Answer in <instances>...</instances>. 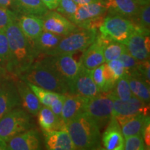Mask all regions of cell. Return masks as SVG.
Listing matches in <instances>:
<instances>
[{
	"mask_svg": "<svg viewBox=\"0 0 150 150\" xmlns=\"http://www.w3.org/2000/svg\"><path fill=\"white\" fill-rule=\"evenodd\" d=\"M10 51L8 72L18 77L36 59L31 43L22 33L16 16L5 29Z\"/></svg>",
	"mask_w": 150,
	"mask_h": 150,
	"instance_id": "6da1fadb",
	"label": "cell"
},
{
	"mask_svg": "<svg viewBox=\"0 0 150 150\" xmlns=\"http://www.w3.org/2000/svg\"><path fill=\"white\" fill-rule=\"evenodd\" d=\"M66 130L76 149H102L100 129L86 112H81L66 124Z\"/></svg>",
	"mask_w": 150,
	"mask_h": 150,
	"instance_id": "7a4b0ae2",
	"label": "cell"
},
{
	"mask_svg": "<svg viewBox=\"0 0 150 150\" xmlns=\"http://www.w3.org/2000/svg\"><path fill=\"white\" fill-rule=\"evenodd\" d=\"M18 78L47 91L61 94L69 93L67 82L39 59H35Z\"/></svg>",
	"mask_w": 150,
	"mask_h": 150,
	"instance_id": "3957f363",
	"label": "cell"
},
{
	"mask_svg": "<svg viewBox=\"0 0 150 150\" xmlns=\"http://www.w3.org/2000/svg\"><path fill=\"white\" fill-rule=\"evenodd\" d=\"M33 127L31 114L19 106L0 119V138L8 142L13 137Z\"/></svg>",
	"mask_w": 150,
	"mask_h": 150,
	"instance_id": "277c9868",
	"label": "cell"
},
{
	"mask_svg": "<svg viewBox=\"0 0 150 150\" xmlns=\"http://www.w3.org/2000/svg\"><path fill=\"white\" fill-rule=\"evenodd\" d=\"M135 29L136 26L131 20L117 15L108 14L99 28V34L104 38L125 45Z\"/></svg>",
	"mask_w": 150,
	"mask_h": 150,
	"instance_id": "5b68a950",
	"label": "cell"
},
{
	"mask_svg": "<svg viewBox=\"0 0 150 150\" xmlns=\"http://www.w3.org/2000/svg\"><path fill=\"white\" fill-rule=\"evenodd\" d=\"M74 54H59L55 55H42L38 56L43 63L52 69L56 74L67 82L70 83L81 67V62L74 57Z\"/></svg>",
	"mask_w": 150,
	"mask_h": 150,
	"instance_id": "8992f818",
	"label": "cell"
},
{
	"mask_svg": "<svg viewBox=\"0 0 150 150\" xmlns=\"http://www.w3.org/2000/svg\"><path fill=\"white\" fill-rule=\"evenodd\" d=\"M97 34V30L79 29L66 36H63L50 55L83 52L95 40Z\"/></svg>",
	"mask_w": 150,
	"mask_h": 150,
	"instance_id": "52a82bcc",
	"label": "cell"
},
{
	"mask_svg": "<svg viewBox=\"0 0 150 150\" xmlns=\"http://www.w3.org/2000/svg\"><path fill=\"white\" fill-rule=\"evenodd\" d=\"M113 101L110 91L100 93L96 97L89 99L86 103L84 112L98 125L99 129L107 126L112 116Z\"/></svg>",
	"mask_w": 150,
	"mask_h": 150,
	"instance_id": "ba28073f",
	"label": "cell"
},
{
	"mask_svg": "<svg viewBox=\"0 0 150 150\" xmlns=\"http://www.w3.org/2000/svg\"><path fill=\"white\" fill-rule=\"evenodd\" d=\"M106 13L107 9L103 2L78 6L71 22L80 29H97L102 24Z\"/></svg>",
	"mask_w": 150,
	"mask_h": 150,
	"instance_id": "9c48e42d",
	"label": "cell"
},
{
	"mask_svg": "<svg viewBox=\"0 0 150 150\" xmlns=\"http://www.w3.org/2000/svg\"><path fill=\"white\" fill-rule=\"evenodd\" d=\"M68 86L69 93L76 94L87 99L96 97L101 93L94 81L92 70H88L83 65Z\"/></svg>",
	"mask_w": 150,
	"mask_h": 150,
	"instance_id": "30bf717a",
	"label": "cell"
},
{
	"mask_svg": "<svg viewBox=\"0 0 150 150\" xmlns=\"http://www.w3.org/2000/svg\"><path fill=\"white\" fill-rule=\"evenodd\" d=\"M41 18L44 30L61 36H66L80 29L68 19L53 10H49Z\"/></svg>",
	"mask_w": 150,
	"mask_h": 150,
	"instance_id": "8fae6325",
	"label": "cell"
},
{
	"mask_svg": "<svg viewBox=\"0 0 150 150\" xmlns=\"http://www.w3.org/2000/svg\"><path fill=\"white\" fill-rule=\"evenodd\" d=\"M111 95L113 101V108H112L113 117H129L138 114L149 115V104L142 102L134 95L126 101L121 100L113 96L112 94Z\"/></svg>",
	"mask_w": 150,
	"mask_h": 150,
	"instance_id": "7c38bea8",
	"label": "cell"
},
{
	"mask_svg": "<svg viewBox=\"0 0 150 150\" xmlns=\"http://www.w3.org/2000/svg\"><path fill=\"white\" fill-rule=\"evenodd\" d=\"M149 31L136 27L125 45L133 57L138 61L149 59Z\"/></svg>",
	"mask_w": 150,
	"mask_h": 150,
	"instance_id": "4fadbf2b",
	"label": "cell"
},
{
	"mask_svg": "<svg viewBox=\"0 0 150 150\" xmlns=\"http://www.w3.org/2000/svg\"><path fill=\"white\" fill-rule=\"evenodd\" d=\"M16 78L11 76L0 83V119L12 109L21 106Z\"/></svg>",
	"mask_w": 150,
	"mask_h": 150,
	"instance_id": "5bb4252c",
	"label": "cell"
},
{
	"mask_svg": "<svg viewBox=\"0 0 150 150\" xmlns=\"http://www.w3.org/2000/svg\"><path fill=\"white\" fill-rule=\"evenodd\" d=\"M40 132L35 128L19 134L7 142L9 150H38L42 149Z\"/></svg>",
	"mask_w": 150,
	"mask_h": 150,
	"instance_id": "9a60e30c",
	"label": "cell"
},
{
	"mask_svg": "<svg viewBox=\"0 0 150 150\" xmlns=\"http://www.w3.org/2000/svg\"><path fill=\"white\" fill-rule=\"evenodd\" d=\"M106 39L97 34L95 40L86 48L81 56L80 62L84 67L93 70L105 63L104 47Z\"/></svg>",
	"mask_w": 150,
	"mask_h": 150,
	"instance_id": "2e32d148",
	"label": "cell"
},
{
	"mask_svg": "<svg viewBox=\"0 0 150 150\" xmlns=\"http://www.w3.org/2000/svg\"><path fill=\"white\" fill-rule=\"evenodd\" d=\"M102 143L104 149L123 150L125 138H124L120 126L115 119L112 116L102 134Z\"/></svg>",
	"mask_w": 150,
	"mask_h": 150,
	"instance_id": "e0dca14e",
	"label": "cell"
},
{
	"mask_svg": "<svg viewBox=\"0 0 150 150\" xmlns=\"http://www.w3.org/2000/svg\"><path fill=\"white\" fill-rule=\"evenodd\" d=\"M108 14L117 15L133 20L138 16L140 4L135 0H104Z\"/></svg>",
	"mask_w": 150,
	"mask_h": 150,
	"instance_id": "ac0fdd59",
	"label": "cell"
},
{
	"mask_svg": "<svg viewBox=\"0 0 150 150\" xmlns=\"http://www.w3.org/2000/svg\"><path fill=\"white\" fill-rule=\"evenodd\" d=\"M17 18L19 27L32 47L44 30L42 18L33 15L24 14L19 17L17 16Z\"/></svg>",
	"mask_w": 150,
	"mask_h": 150,
	"instance_id": "d6986e66",
	"label": "cell"
},
{
	"mask_svg": "<svg viewBox=\"0 0 150 150\" xmlns=\"http://www.w3.org/2000/svg\"><path fill=\"white\" fill-rule=\"evenodd\" d=\"M46 149L49 150L76 149L67 130L42 132Z\"/></svg>",
	"mask_w": 150,
	"mask_h": 150,
	"instance_id": "ffe728a7",
	"label": "cell"
},
{
	"mask_svg": "<svg viewBox=\"0 0 150 150\" xmlns=\"http://www.w3.org/2000/svg\"><path fill=\"white\" fill-rule=\"evenodd\" d=\"M88 99L76 94L65 93V98L61 112V119L65 122V126L75 116L84 112V108Z\"/></svg>",
	"mask_w": 150,
	"mask_h": 150,
	"instance_id": "44dd1931",
	"label": "cell"
},
{
	"mask_svg": "<svg viewBox=\"0 0 150 150\" xmlns=\"http://www.w3.org/2000/svg\"><path fill=\"white\" fill-rule=\"evenodd\" d=\"M115 119L120 126L124 138L133 135L142 134L146 125L150 122L149 115H145L142 114L129 117H115Z\"/></svg>",
	"mask_w": 150,
	"mask_h": 150,
	"instance_id": "7402d4cb",
	"label": "cell"
},
{
	"mask_svg": "<svg viewBox=\"0 0 150 150\" xmlns=\"http://www.w3.org/2000/svg\"><path fill=\"white\" fill-rule=\"evenodd\" d=\"M16 83L22 107L31 115L36 116L42 106L38 99L24 81L18 77L16 79Z\"/></svg>",
	"mask_w": 150,
	"mask_h": 150,
	"instance_id": "603a6c76",
	"label": "cell"
},
{
	"mask_svg": "<svg viewBox=\"0 0 150 150\" xmlns=\"http://www.w3.org/2000/svg\"><path fill=\"white\" fill-rule=\"evenodd\" d=\"M37 117L38 122L42 132L66 130V126L63 120L56 115L49 106L42 105Z\"/></svg>",
	"mask_w": 150,
	"mask_h": 150,
	"instance_id": "cb8c5ba5",
	"label": "cell"
},
{
	"mask_svg": "<svg viewBox=\"0 0 150 150\" xmlns=\"http://www.w3.org/2000/svg\"><path fill=\"white\" fill-rule=\"evenodd\" d=\"M63 36L43 30L32 47L36 58L42 55H50Z\"/></svg>",
	"mask_w": 150,
	"mask_h": 150,
	"instance_id": "d4e9b609",
	"label": "cell"
},
{
	"mask_svg": "<svg viewBox=\"0 0 150 150\" xmlns=\"http://www.w3.org/2000/svg\"><path fill=\"white\" fill-rule=\"evenodd\" d=\"M127 77L133 95L142 102L149 104V83L142 77L138 71L131 74L127 75Z\"/></svg>",
	"mask_w": 150,
	"mask_h": 150,
	"instance_id": "484cf974",
	"label": "cell"
},
{
	"mask_svg": "<svg viewBox=\"0 0 150 150\" xmlns=\"http://www.w3.org/2000/svg\"><path fill=\"white\" fill-rule=\"evenodd\" d=\"M13 8L17 13L42 17L49 11L42 0H12Z\"/></svg>",
	"mask_w": 150,
	"mask_h": 150,
	"instance_id": "4316f807",
	"label": "cell"
},
{
	"mask_svg": "<svg viewBox=\"0 0 150 150\" xmlns=\"http://www.w3.org/2000/svg\"><path fill=\"white\" fill-rule=\"evenodd\" d=\"M106 39L104 47V56L105 63H108L112 60L118 59L123 52L127 50L125 45L122 43Z\"/></svg>",
	"mask_w": 150,
	"mask_h": 150,
	"instance_id": "83f0119b",
	"label": "cell"
},
{
	"mask_svg": "<svg viewBox=\"0 0 150 150\" xmlns=\"http://www.w3.org/2000/svg\"><path fill=\"white\" fill-rule=\"evenodd\" d=\"M113 96L121 100L126 101L134 96L131 91L127 76L118 79L116 81L115 85L110 91Z\"/></svg>",
	"mask_w": 150,
	"mask_h": 150,
	"instance_id": "f1b7e54d",
	"label": "cell"
},
{
	"mask_svg": "<svg viewBox=\"0 0 150 150\" xmlns=\"http://www.w3.org/2000/svg\"><path fill=\"white\" fill-rule=\"evenodd\" d=\"M26 83L28 84L30 88L32 90V91L34 93L35 96L38 99L39 102L43 106H49L50 107V104L53 102L54 99L59 97L60 94H61L55 93V92L47 91V90L42 88L39 87L38 86H35L34 84L28 83V82H26Z\"/></svg>",
	"mask_w": 150,
	"mask_h": 150,
	"instance_id": "f546056e",
	"label": "cell"
},
{
	"mask_svg": "<svg viewBox=\"0 0 150 150\" xmlns=\"http://www.w3.org/2000/svg\"><path fill=\"white\" fill-rule=\"evenodd\" d=\"M9 65L10 51L8 40L5 33V29L0 30V67L4 68L8 72Z\"/></svg>",
	"mask_w": 150,
	"mask_h": 150,
	"instance_id": "4dcf8cb0",
	"label": "cell"
},
{
	"mask_svg": "<svg viewBox=\"0 0 150 150\" xmlns=\"http://www.w3.org/2000/svg\"><path fill=\"white\" fill-rule=\"evenodd\" d=\"M135 26L140 29L149 31L150 27V6L147 4L140 5L139 12L136 18L133 20Z\"/></svg>",
	"mask_w": 150,
	"mask_h": 150,
	"instance_id": "1f68e13d",
	"label": "cell"
},
{
	"mask_svg": "<svg viewBox=\"0 0 150 150\" xmlns=\"http://www.w3.org/2000/svg\"><path fill=\"white\" fill-rule=\"evenodd\" d=\"M92 75L95 84L101 93H106L112 90L104 74V63L92 70Z\"/></svg>",
	"mask_w": 150,
	"mask_h": 150,
	"instance_id": "d6a6232c",
	"label": "cell"
},
{
	"mask_svg": "<svg viewBox=\"0 0 150 150\" xmlns=\"http://www.w3.org/2000/svg\"><path fill=\"white\" fill-rule=\"evenodd\" d=\"M77 8L78 5L73 0H60L55 10L71 21Z\"/></svg>",
	"mask_w": 150,
	"mask_h": 150,
	"instance_id": "836d02e7",
	"label": "cell"
},
{
	"mask_svg": "<svg viewBox=\"0 0 150 150\" xmlns=\"http://www.w3.org/2000/svg\"><path fill=\"white\" fill-rule=\"evenodd\" d=\"M124 149L144 150L147 149L146 147L142 134H137L125 138Z\"/></svg>",
	"mask_w": 150,
	"mask_h": 150,
	"instance_id": "e575fe53",
	"label": "cell"
},
{
	"mask_svg": "<svg viewBox=\"0 0 150 150\" xmlns=\"http://www.w3.org/2000/svg\"><path fill=\"white\" fill-rule=\"evenodd\" d=\"M118 59L122 62L123 66L125 67L127 75L131 74L138 71L137 70V67H138V65L140 61L133 57L129 54L127 50L125 52H123L122 54L120 56Z\"/></svg>",
	"mask_w": 150,
	"mask_h": 150,
	"instance_id": "d590c367",
	"label": "cell"
},
{
	"mask_svg": "<svg viewBox=\"0 0 150 150\" xmlns=\"http://www.w3.org/2000/svg\"><path fill=\"white\" fill-rule=\"evenodd\" d=\"M106 63L116 81L127 76V72L125 67L123 66L122 63L119 59L112 60Z\"/></svg>",
	"mask_w": 150,
	"mask_h": 150,
	"instance_id": "8d00e7d4",
	"label": "cell"
},
{
	"mask_svg": "<svg viewBox=\"0 0 150 150\" xmlns=\"http://www.w3.org/2000/svg\"><path fill=\"white\" fill-rule=\"evenodd\" d=\"M16 16V13L9 10L8 8L0 7V30L5 29L9 22Z\"/></svg>",
	"mask_w": 150,
	"mask_h": 150,
	"instance_id": "74e56055",
	"label": "cell"
},
{
	"mask_svg": "<svg viewBox=\"0 0 150 150\" xmlns=\"http://www.w3.org/2000/svg\"><path fill=\"white\" fill-rule=\"evenodd\" d=\"M65 98V94H60V95L56 99H54L53 102L50 104V108L52 112L57 115L58 117L61 118V112L63 109V103Z\"/></svg>",
	"mask_w": 150,
	"mask_h": 150,
	"instance_id": "f35d334b",
	"label": "cell"
},
{
	"mask_svg": "<svg viewBox=\"0 0 150 150\" xmlns=\"http://www.w3.org/2000/svg\"><path fill=\"white\" fill-rule=\"evenodd\" d=\"M138 72L141 75L148 83H149L150 80V65L149 59L145 61H140L137 67Z\"/></svg>",
	"mask_w": 150,
	"mask_h": 150,
	"instance_id": "ab89813d",
	"label": "cell"
},
{
	"mask_svg": "<svg viewBox=\"0 0 150 150\" xmlns=\"http://www.w3.org/2000/svg\"><path fill=\"white\" fill-rule=\"evenodd\" d=\"M142 138L147 149H149L150 147V122L147 123L144 128L142 133Z\"/></svg>",
	"mask_w": 150,
	"mask_h": 150,
	"instance_id": "60d3db41",
	"label": "cell"
},
{
	"mask_svg": "<svg viewBox=\"0 0 150 150\" xmlns=\"http://www.w3.org/2000/svg\"><path fill=\"white\" fill-rule=\"evenodd\" d=\"M44 4L49 10H55L58 6L60 0H42Z\"/></svg>",
	"mask_w": 150,
	"mask_h": 150,
	"instance_id": "b9f144b4",
	"label": "cell"
},
{
	"mask_svg": "<svg viewBox=\"0 0 150 150\" xmlns=\"http://www.w3.org/2000/svg\"><path fill=\"white\" fill-rule=\"evenodd\" d=\"M11 76H13V75L7 72L3 67H0V83H2L3 81H4L5 80H6L7 79L11 77ZM16 77V76H15Z\"/></svg>",
	"mask_w": 150,
	"mask_h": 150,
	"instance_id": "7bdbcfd3",
	"label": "cell"
},
{
	"mask_svg": "<svg viewBox=\"0 0 150 150\" xmlns=\"http://www.w3.org/2000/svg\"><path fill=\"white\" fill-rule=\"evenodd\" d=\"M78 6H82L88 4L95 3V2H103L104 0H73Z\"/></svg>",
	"mask_w": 150,
	"mask_h": 150,
	"instance_id": "ee69618b",
	"label": "cell"
},
{
	"mask_svg": "<svg viewBox=\"0 0 150 150\" xmlns=\"http://www.w3.org/2000/svg\"><path fill=\"white\" fill-rule=\"evenodd\" d=\"M12 4V0H0V7L8 8Z\"/></svg>",
	"mask_w": 150,
	"mask_h": 150,
	"instance_id": "f6af8a7d",
	"label": "cell"
},
{
	"mask_svg": "<svg viewBox=\"0 0 150 150\" xmlns=\"http://www.w3.org/2000/svg\"><path fill=\"white\" fill-rule=\"evenodd\" d=\"M7 149V142L0 138V150Z\"/></svg>",
	"mask_w": 150,
	"mask_h": 150,
	"instance_id": "bcb514c9",
	"label": "cell"
},
{
	"mask_svg": "<svg viewBox=\"0 0 150 150\" xmlns=\"http://www.w3.org/2000/svg\"><path fill=\"white\" fill-rule=\"evenodd\" d=\"M135 1L139 4L140 5L147 4L149 3V0H135Z\"/></svg>",
	"mask_w": 150,
	"mask_h": 150,
	"instance_id": "7dc6e473",
	"label": "cell"
}]
</instances>
